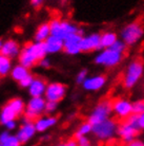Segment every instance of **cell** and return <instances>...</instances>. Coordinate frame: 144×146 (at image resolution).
I'll use <instances>...</instances> for the list:
<instances>
[{
  "label": "cell",
  "instance_id": "obj_16",
  "mask_svg": "<svg viewBox=\"0 0 144 146\" xmlns=\"http://www.w3.org/2000/svg\"><path fill=\"white\" fill-rule=\"evenodd\" d=\"M46 87V82L43 78H41V77H34L32 84L29 87V94L32 95V98L42 96V94L45 93Z\"/></svg>",
  "mask_w": 144,
  "mask_h": 146
},
{
  "label": "cell",
  "instance_id": "obj_7",
  "mask_svg": "<svg viewBox=\"0 0 144 146\" xmlns=\"http://www.w3.org/2000/svg\"><path fill=\"white\" fill-rule=\"evenodd\" d=\"M123 58V54L114 51L113 49H101L95 56V64L104 68H113L118 66Z\"/></svg>",
  "mask_w": 144,
  "mask_h": 146
},
{
  "label": "cell",
  "instance_id": "obj_34",
  "mask_svg": "<svg viewBox=\"0 0 144 146\" xmlns=\"http://www.w3.org/2000/svg\"><path fill=\"white\" fill-rule=\"evenodd\" d=\"M126 146H144V143L142 142V141H140V140H135V141H133V142L128 143Z\"/></svg>",
  "mask_w": 144,
  "mask_h": 146
},
{
  "label": "cell",
  "instance_id": "obj_17",
  "mask_svg": "<svg viewBox=\"0 0 144 146\" xmlns=\"http://www.w3.org/2000/svg\"><path fill=\"white\" fill-rule=\"evenodd\" d=\"M0 54L4 55V56H7L9 58L16 57L17 55L20 54V47H19V44L15 40L9 39L3 42Z\"/></svg>",
  "mask_w": 144,
  "mask_h": 146
},
{
  "label": "cell",
  "instance_id": "obj_1",
  "mask_svg": "<svg viewBox=\"0 0 144 146\" xmlns=\"http://www.w3.org/2000/svg\"><path fill=\"white\" fill-rule=\"evenodd\" d=\"M47 54L44 42H29L24 46L19 54V62L25 68H32L39 64Z\"/></svg>",
  "mask_w": 144,
  "mask_h": 146
},
{
  "label": "cell",
  "instance_id": "obj_25",
  "mask_svg": "<svg viewBox=\"0 0 144 146\" xmlns=\"http://www.w3.org/2000/svg\"><path fill=\"white\" fill-rule=\"evenodd\" d=\"M93 132V125L90 124V122H84L80 125L77 131H76V139H78L80 137H87V135Z\"/></svg>",
  "mask_w": 144,
  "mask_h": 146
},
{
  "label": "cell",
  "instance_id": "obj_40",
  "mask_svg": "<svg viewBox=\"0 0 144 146\" xmlns=\"http://www.w3.org/2000/svg\"><path fill=\"white\" fill-rule=\"evenodd\" d=\"M56 146H67V144L66 143H60V144H58V145Z\"/></svg>",
  "mask_w": 144,
  "mask_h": 146
},
{
  "label": "cell",
  "instance_id": "obj_42",
  "mask_svg": "<svg viewBox=\"0 0 144 146\" xmlns=\"http://www.w3.org/2000/svg\"><path fill=\"white\" fill-rule=\"evenodd\" d=\"M98 146H106V145H98Z\"/></svg>",
  "mask_w": 144,
  "mask_h": 146
},
{
  "label": "cell",
  "instance_id": "obj_15",
  "mask_svg": "<svg viewBox=\"0 0 144 146\" xmlns=\"http://www.w3.org/2000/svg\"><path fill=\"white\" fill-rule=\"evenodd\" d=\"M36 127H35V124L32 121H29L24 119L23 121V124L21 125V127L19 128L18 132H17V138L19 139V141L21 143H26L27 141L32 139L35 132H36Z\"/></svg>",
  "mask_w": 144,
  "mask_h": 146
},
{
  "label": "cell",
  "instance_id": "obj_11",
  "mask_svg": "<svg viewBox=\"0 0 144 146\" xmlns=\"http://www.w3.org/2000/svg\"><path fill=\"white\" fill-rule=\"evenodd\" d=\"M139 130H140L139 128L130 124L127 121H124L122 124H120L119 127H118V137L124 143L128 144V143L136 140Z\"/></svg>",
  "mask_w": 144,
  "mask_h": 146
},
{
  "label": "cell",
  "instance_id": "obj_21",
  "mask_svg": "<svg viewBox=\"0 0 144 146\" xmlns=\"http://www.w3.org/2000/svg\"><path fill=\"white\" fill-rule=\"evenodd\" d=\"M119 39V37L117 33L113 31H106L104 33L101 34L100 40H101V49H108L112 48L113 44H115L117 40Z\"/></svg>",
  "mask_w": 144,
  "mask_h": 146
},
{
  "label": "cell",
  "instance_id": "obj_10",
  "mask_svg": "<svg viewBox=\"0 0 144 146\" xmlns=\"http://www.w3.org/2000/svg\"><path fill=\"white\" fill-rule=\"evenodd\" d=\"M44 94L47 101L58 103L66 94V86L61 83H50L47 85Z\"/></svg>",
  "mask_w": 144,
  "mask_h": 146
},
{
  "label": "cell",
  "instance_id": "obj_32",
  "mask_svg": "<svg viewBox=\"0 0 144 146\" xmlns=\"http://www.w3.org/2000/svg\"><path fill=\"white\" fill-rule=\"evenodd\" d=\"M33 80H34V77H33L32 74H31V75H29L26 78H24L22 82H20V83H19V85H20L21 87H23V88H29V86H31V84H32Z\"/></svg>",
  "mask_w": 144,
  "mask_h": 146
},
{
  "label": "cell",
  "instance_id": "obj_36",
  "mask_svg": "<svg viewBox=\"0 0 144 146\" xmlns=\"http://www.w3.org/2000/svg\"><path fill=\"white\" fill-rule=\"evenodd\" d=\"M9 135H10V132L7 131H3L1 135H0V143H2L3 141H5V140L9 138Z\"/></svg>",
  "mask_w": 144,
  "mask_h": 146
},
{
  "label": "cell",
  "instance_id": "obj_29",
  "mask_svg": "<svg viewBox=\"0 0 144 146\" xmlns=\"http://www.w3.org/2000/svg\"><path fill=\"white\" fill-rule=\"evenodd\" d=\"M87 77H88V73H87V70L86 69H82L80 70L78 74L76 75V83L77 84H80L82 85L84 83V80H86Z\"/></svg>",
  "mask_w": 144,
  "mask_h": 146
},
{
  "label": "cell",
  "instance_id": "obj_30",
  "mask_svg": "<svg viewBox=\"0 0 144 146\" xmlns=\"http://www.w3.org/2000/svg\"><path fill=\"white\" fill-rule=\"evenodd\" d=\"M56 108H57V103L47 101L46 104H45V112H47V113L54 112L55 110H56Z\"/></svg>",
  "mask_w": 144,
  "mask_h": 146
},
{
  "label": "cell",
  "instance_id": "obj_28",
  "mask_svg": "<svg viewBox=\"0 0 144 146\" xmlns=\"http://www.w3.org/2000/svg\"><path fill=\"white\" fill-rule=\"evenodd\" d=\"M133 112L137 115L144 112V100H138L133 103Z\"/></svg>",
  "mask_w": 144,
  "mask_h": 146
},
{
  "label": "cell",
  "instance_id": "obj_31",
  "mask_svg": "<svg viewBox=\"0 0 144 146\" xmlns=\"http://www.w3.org/2000/svg\"><path fill=\"white\" fill-rule=\"evenodd\" d=\"M76 140L78 142V146H92L90 140L87 137H80V138H78V139Z\"/></svg>",
  "mask_w": 144,
  "mask_h": 146
},
{
  "label": "cell",
  "instance_id": "obj_3",
  "mask_svg": "<svg viewBox=\"0 0 144 146\" xmlns=\"http://www.w3.org/2000/svg\"><path fill=\"white\" fill-rule=\"evenodd\" d=\"M118 127H119V125L117 124V122L111 117L108 120L101 122L99 124L93 125L92 133L99 141L106 142V141L113 140L118 135Z\"/></svg>",
  "mask_w": 144,
  "mask_h": 146
},
{
  "label": "cell",
  "instance_id": "obj_19",
  "mask_svg": "<svg viewBox=\"0 0 144 146\" xmlns=\"http://www.w3.org/2000/svg\"><path fill=\"white\" fill-rule=\"evenodd\" d=\"M19 114L16 111L13 107L7 103L3 106L2 110H1V113H0V123L1 124L5 125L7 122H11V121H16L17 117Z\"/></svg>",
  "mask_w": 144,
  "mask_h": 146
},
{
  "label": "cell",
  "instance_id": "obj_37",
  "mask_svg": "<svg viewBox=\"0 0 144 146\" xmlns=\"http://www.w3.org/2000/svg\"><path fill=\"white\" fill-rule=\"evenodd\" d=\"M40 65H41V66L43 67V68H48V67H50V60H48V59L47 58H43L42 59V60H41V62H39Z\"/></svg>",
  "mask_w": 144,
  "mask_h": 146
},
{
  "label": "cell",
  "instance_id": "obj_13",
  "mask_svg": "<svg viewBox=\"0 0 144 146\" xmlns=\"http://www.w3.org/2000/svg\"><path fill=\"white\" fill-rule=\"evenodd\" d=\"M82 35L79 33L73 34L69 36L66 39H64V46H63V51L69 55H77L81 53V40Z\"/></svg>",
  "mask_w": 144,
  "mask_h": 146
},
{
  "label": "cell",
  "instance_id": "obj_9",
  "mask_svg": "<svg viewBox=\"0 0 144 146\" xmlns=\"http://www.w3.org/2000/svg\"><path fill=\"white\" fill-rule=\"evenodd\" d=\"M133 103L127 99H117L113 102V114L125 121L133 114Z\"/></svg>",
  "mask_w": 144,
  "mask_h": 146
},
{
  "label": "cell",
  "instance_id": "obj_18",
  "mask_svg": "<svg viewBox=\"0 0 144 146\" xmlns=\"http://www.w3.org/2000/svg\"><path fill=\"white\" fill-rule=\"evenodd\" d=\"M44 44H45V49H46L47 53L54 54V53H58V52H60L63 50L64 40L60 39V38H58V37H56V36L50 35V36L44 41Z\"/></svg>",
  "mask_w": 144,
  "mask_h": 146
},
{
  "label": "cell",
  "instance_id": "obj_23",
  "mask_svg": "<svg viewBox=\"0 0 144 146\" xmlns=\"http://www.w3.org/2000/svg\"><path fill=\"white\" fill-rule=\"evenodd\" d=\"M50 36V23H42L37 29L35 34V40L37 42H44Z\"/></svg>",
  "mask_w": 144,
  "mask_h": 146
},
{
  "label": "cell",
  "instance_id": "obj_24",
  "mask_svg": "<svg viewBox=\"0 0 144 146\" xmlns=\"http://www.w3.org/2000/svg\"><path fill=\"white\" fill-rule=\"evenodd\" d=\"M12 71V62L11 58H9L4 55L0 54V76H7Z\"/></svg>",
  "mask_w": 144,
  "mask_h": 146
},
{
  "label": "cell",
  "instance_id": "obj_8",
  "mask_svg": "<svg viewBox=\"0 0 144 146\" xmlns=\"http://www.w3.org/2000/svg\"><path fill=\"white\" fill-rule=\"evenodd\" d=\"M45 100L42 96L32 98L31 101L25 106V119L32 122H35L37 117L41 115V113L45 111Z\"/></svg>",
  "mask_w": 144,
  "mask_h": 146
},
{
  "label": "cell",
  "instance_id": "obj_6",
  "mask_svg": "<svg viewBox=\"0 0 144 146\" xmlns=\"http://www.w3.org/2000/svg\"><path fill=\"white\" fill-rule=\"evenodd\" d=\"M144 72L143 65L140 60H133L130 62L125 69L124 72V76H123V85L124 87L127 89H132L136 85L138 82L140 80Z\"/></svg>",
  "mask_w": 144,
  "mask_h": 146
},
{
  "label": "cell",
  "instance_id": "obj_43",
  "mask_svg": "<svg viewBox=\"0 0 144 146\" xmlns=\"http://www.w3.org/2000/svg\"><path fill=\"white\" fill-rule=\"evenodd\" d=\"M0 146H2V144H0Z\"/></svg>",
  "mask_w": 144,
  "mask_h": 146
},
{
  "label": "cell",
  "instance_id": "obj_2",
  "mask_svg": "<svg viewBox=\"0 0 144 146\" xmlns=\"http://www.w3.org/2000/svg\"><path fill=\"white\" fill-rule=\"evenodd\" d=\"M119 36L127 46H136L144 38V28L137 21L130 22L121 29Z\"/></svg>",
  "mask_w": 144,
  "mask_h": 146
},
{
  "label": "cell",
  "instance_id": "obj_26",
  "mask_svg": "<svg viewBox=\"0 0 144 146\" xmlns=\"http://www.w3.org/2000/svg\"><path fill=\"white\" fill-rule=\"evenodd\" d=\"M126 48H127V44H126L122 39H120L119 38L115 44H113V47L111 48V49H113L114 51L118 52V53H120V54H123V53L126 51Z\"/></svg>",
  "mask_w": 144,
  "mask_h": 146
},
{
  "label": "cell",
  "instance_id": "obj_35",
  "mask_svg": "<svg viewBox=\"0 0 144 146\" xmlns=\"http://www.w3.org/2000/svg\"><path fill=\"white\" fill-rule=\"evenodd\" d=\"M4 126H5L9 130H12V129H14V128L16 127V121H11V122H7Z\"/></svg>",
  "mask_w": 144,
  "mask_h": 146
},
{
  "label": "cell",
  "instance_id": "obj_41",
  "mask_svg": "<svg viewBox=\"0 0 144 146\" xmlns=\"http://www.w3.org/2000/svg\"><path fill=\"white\" fill-rule=\"evenodd\" d=\"M2 44H3V42L0 40V53H1V48H2Z\"/></svg>",
  "mask_w": 144,
  "mask_h": 146
},
{
  "label": "cell",
  "instance_id": "obj_20",
  "mask_svg": "<svg viewBox=\"0 0 144 146\" xmlns=\"http://www.w3.org/2000/svg\"><path fill=\"white\" fill-rule=\"evenodd\" d=\"M57 123V117H40L38 120L34 122L36 130L39 132H43L47 130L48 128L53 127L55 124Z\"/></svg>",
  "mask_w": 144,
  "mask_h": 146
},
{
  "label": "cell",
  "instance_id": "obj_27",
  "mask_svg": "<svg viewBox=\"0 0 144 146\" xmlns=\"http://www.w3.org/2000/svg\"><path fill=\"white\" fill-rule=\"evenodd\" d=\"M0 144H2V146H20L21 142L19 141V139L17 138V135H10L9 138H7L5 141H3V142L0 143Z\"/></svg>",
  "mask_w": 144,
  "mask_h": 146
},
{
  "label": "cell",
  "instance_id": "obj_5",
  "mask_svg": "<svg viewBox=\"0 0 144 146\" xmlns=\"http://www.w3.org/2000/svg\"><path fill=\"white\" fill-rule=\"evenodd\" d=\"M113 114V102L109 100H103L99 102L92 109L88 114V122L92 125L99 124L103 121H106L112 117Z\"/></svg>",
  "mask_w": 144,
  "mask_h": 146
},
{
  "label": "cell",
  "instance_id": "obj_12",
  "mask_svg": "<svg viewBox=\"0 0 144 146\" xmlns=\"http://www.w3.org/2000/svg\"><path fill=\"white\" fill-rule=\"evenodd\" d=\"M106 82H107V78H106L105 75H103V74H96V75H92V76L87 77L82 84V87L86 91L96 92L103 89L104 86L106 85Z\"/></svg>",
  "mask_w": 144,
  "mask_h": 146
},
{
  "label": "cell",
  "instance_id": "obj_4",
  "mask_svg": "<svg viewBox=\"0 0 144 146\" xmlns=\"http://www.w3.org/2000/svg\"><path fill=\"white\" fill-rule=\"evenodd\" d=\"M50 35L58 37L62 40L66 39L67 37L73 35V34H80V30H81L73 22L67 21V20H59V19L52 20L50 22Z\"/></svg>",
  "mask_w": 144,
  "mask_h": 146
},
{
  "label": "cell",
  "instance_id": "obj_14",
  "mask_svg": "<svg viewBox=\"0 0 144 146\" xmlns=\"http://www.w3.org/2000/svg\"><path fill=\"white\" fill-rule=\"evenodd\" d=\"M101 34L92 33L86 36H83L81 40V51L93 52L101 50Z\"/></svg>",
  "mask_w": 144,
  "mask_h": 146
},
{
  "label": "cell",
  "instance_id": "obj_22",
  "mask_svg": "<svg viewBox=\"0 0 144 146\" xmlns=\"http://www.w3.org/2000/svg\"><path fill=\"white\" fill-rule=\"evenodd\" d=\"M11 75L13 77V80H16V82H22V80L26 78V77L31 75V73L29 72V69L27 68H25L24 66H22V65H17V66H15L11 71Z\"/></svg>",
  "mask_w": 144,
  "mask_h": 146
},
{
  "label": "cell",
  "instance_id": "obj_39",
  "mask_svg": "<svg viewBox=\"0 0 144 146\" xmlns=\"http://www.w3.org/2000/svg\"><path fill=\"white\" fill-rule=\"evenodd\" d=\"M67 146H78V142H77V140H69L67 142H66Z\"/></svg>",
  "mask_w": 144,
  "mask_h": 146
},
{
  "label": "cell",
  "instance_id": "obj_38",
  "mask_svg": "<svg viewBox=\"0 0 144 146\" xmlns=\"http://www.w3.org/2000/svg\"><path fill=\"white\" fill-rule=\"evenodd\" d=\"M43 2V0H31V3L34 5L35 7H39Z\"/></svg>",
  "mask_w": 144,
  "mask_h": 146
},
{
  "label": "cell",
  "instance_id": "obj_33",
  "mask_svg": "<svg viewBox=\"0 0 144 146\" xmlns=\"http://www.w3.org/2000/svg\"><path fill=\"white\" fill-rule=\"evenodd\" d=\"M138 119H139V128L144 130V112L139 114V115H138Z\"/></svg>",
  "mask_w": 144,
  "mask_h": 146
}]
</instances>
